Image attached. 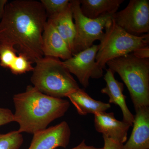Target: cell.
Listing matches in <instances>:
<instances>
[{"label":"cell","mask_w":149,"mask_h":149,"mask_svg":"<svg viewBox=\"0 0 149 149\" xmlns=\"http://www.w3.org/2000/svg\"><path fill=\"white\" fill-rule=\"evenodd\" d=\"M75 28L72 55L90 48L97 40L100 41L104 29L111 21L113 15L106 14L96 19L85 16L80 9L79 0L70 1Z\"/></svg>","instance_id":"cell-6"},{"label":"cell","mask_w":149,"mask_h":149,"mask_svg":"<svg viewBox=\"0 0 149 149\" xmlns=\"http://www.w3.org/2000/svg\"><path fill=\"white\" fill-rule=\"evenodd\" d=\"M42 42L44 56L56 58L65 61L72 56L65 41L48 19L43 31Z\"/></svg>","instance_id":"cell-12"},{"label":"cell","mask_w":149,"mask_h":149,"mask_svg":"<svg viewBox=\"0 0 149 149\" xmlns=\"http://www.w3.org/2000/svg\"><path fill=\"white\" fill-rule=\"evenodd\" d=\"M14 121V114L10 109L0 107V126Z\"/></svg>","instance_id":"cell-21"},{"label":"cell","mask_w":149,"mask_h":149,"mask_svg":"<svg viewBox=\"0 0 149 149\" xmlns=\"http://www.w3.org/2000/svg\"><path fill=\"white\" fill-rule=\"evenodd\" d=\"M103 138L104 142L103 149H121L123 145L106 136H103Z\"/></svg>","instance_id":"cell-22"},{"label":"cell","mask_w":149,"mask_h":149,"mask_svg":"<svg viewBox=\"0 0 149 149\" xmlns=\"http://www.w3.org/2000/svg\"><path fill=\"white\" fill-rule=\"evenodd\" d=\"M66 97L73 104L80 115H86L88 113L95 115L106 111L111 108L109 103L94 100L81 88L70 93Z\"/></svg>","instance_id":"cell-15"},{"label":"cell","mask_w":149,"mask_h":149,"mask_svg":"<svg viewBox=\"0 0 149 149\" xmlns=\"http://www.w3.org/2000/svg\"><path fill=\"white\" fill-rule=\"evenodd\" d=\"M23 142V137L17 130L0 133V149H19Z\"/></svg>","instance_id":"cell-17"},{"label":"cell","mask_w":149,"mask_h":149,"mask_svg":"<svg viewBox=\"0 0 149 149\" xmlns=\"http://www.w3.org/2000/svg\"><path fill=\"white\" fill-rule=\"evenodd\" d=\"M99 47V45H93L63 61L69 72L77 77L84 88L89 86L91 78L99 79L103 75V69L96 61Z\"/></svg>","instance_id":"cell-8"},{"label":"cell","mask_w":149,"mask_h":149,"mask_svg":"<svg viewBox=\"0 0 149 149\" xmlns=\"http://www.w3.org/2000/svg\"><path fill=\"white\" fill-rule=\"evenodd\" d=\"M48 18L56 15L66 8L70 3L69 0H41Z\"/></svg>","instance_id":"cell-19"},{"label":"cell","mask_w":149,"mask_h":149,"mask_svg":"<svg viewBox=\"0 0 149 149\" xmlns=\"http://www.w3.org/2000/svg\"><path fill=\"white\" fill-rule=\"evenodd\" d=\"M48 19L65 41L72 54L75 28L70 2L64 10L56 15L48 17Z\"/></svg>","instance_id":"cell-14"},{"label":"cell","mask_w":149,"mask_h":149,"mask_svg":"<svg viewBox=\"0 0 149 149\" xmlns=\"http://www.w3.org/2000/svg\"><path fill=\"white\" fill-rule=\"evenodd\" d=\"M35 63L30 80L41 93L62 98L80 88L59 58L44 56Z\"/></svg>","instance_id":"cell-3"},{"label":"cell","mask_w":149,"mask_h":149,"mask_svg":"<svg viewBox=\"0 0 149 149\" xmlns=\"http://www.w3.org/2000/svg\"><path fill=\"white\" fill-rule=\"evenodd\" d=\"M71 149H103V148H97L93 146H88L85 143V140H84L77 146Z\"/></svg>","instance_id":"cell-24"},{"label":"cell","mask_w":149,"mask_h":149,"mask_svg":"<svg viewBox=\"0 0 149 149\" xmlns=\"http://www.w3.org/2000/svg\"><path fill=\"white\" fill-rule=\"evenodd\" d=\"M17 54V52L13 47L0 44V65L9 69L16 58Z\"/></svg>","instance_id":"cell-20"},{"label":"cell","mask_w":149,"mask_h":149,"mask_svg":"<svg viewBox=\"0 0 149 149\" xmlns=\"http://www.w3.org/2000/svg\"><path fill=\"white\" fill-rule=\"evenodd\" d=\"M8 2L7 0H0V19L2 17L4 13L6 6Z\"/></svg>","instance_id":"cell-25"},{"label":"cell","mask_w":149,"mask_h":149,"mask_svg":"<svg viewBox=\"0 0 149 149\" xmlns=\"http://www.w3.org/2000/svg\"><path fill=\"white\" fill-rule=\"evenodd\" d=\"M15 111L14 121L18 123L19 133H37L47 128L54 120L63 116L68 110L69 102L41 93L28 85L23 93L14 95Z\"/></svg>","instance_id":"cell-2"},{"label":"cell","mask_w":149,"mask_h":149,"mask_svg":"<svg viewBox=\"0 0 149 149\" xmlns=\"http://www.w3.org/2000/svg\"><path fill=\"white\" fill-rule=\"evenodd\" d=\"M113 19L130 35L149 34V1L130 0L125 8L113 14Z\"/></svg>","instance_id":"cell-7"},{"label":"cell","mask_w":149,"mask_h":149,"mask_svg":"<svg viewBox=\"0 0 149 149\" xmlns=\"http://www.w3.org/2000/svg\"><path fill=\"white\" fill-rule=\"evenodd\" d=\"M33 63L22 54H18L13 64L9 68L13 74L18 75L33 71Z\"/></svg>","instance_id":"cell-18"},{"label":"cell","mask_w":149,"mask_h":149,"mask_svg":"<svg viewBox=\"0 0 149 149\" xmlns=\"http://www.w3.org/2000/svg\"><path fill=\"white\" fill-rule=\"evenodd\" d=\"M132 53L135 57L139 58H149V45L138 48Z\"/></svg>","instance_id":"cell-23"},{"label":"cell","mask_w":149,"mask_h":149,"mask_svg":"<svg viewBox=\"0 0 149 149\" xmlns=\"http://www.w3.org/2000/svg\"><path fill=\"white\" fill-rule=\"evenodd\" d=\"M47 19L40 1L8 2L0 21V44L13 47L35 63L44 57L42 37Z\"/></svg>","instance_id":"cell-1"},{"label":"cell","mask_w":149,"mask_h":149,"mask_svg":"<svg viewBox=\"0 0 149 149\" xmlns=\"http://www.w3.org/2000/svg\"><path fill=\"white\" fill-rule=\"evenodd\" d=\"M135 111L132 133L121 149H149V107Z\"/></svg>","instance_id":"cell-11"},{"label":"cell","mask_w":149,"mask_h":149,"mask_svg":"<svg viewBox=\"0 0 149 149\" xmlns=\"http://www.w3.org/2000/svg\"><path fill=\"white\" fill-rule=\"evenodd\" d=\"M114 74L109 68L106 69L104 77L106 85L102 89L101 93L109 97V103L114 104L119 107L123 113V120L132 126L134 115L128 109L125 102L126 97L123 94L124 84L116 80Z\"/></svg>","instance_id":"cell-13"},{"label":"cell","mask_w":149,"mask_h":149,"mask_svg":"<svg viewBox=\"0 0 149 149\" xmlns=\"http://www.w3.org/2000/svg\"><path fill=\"white\" fill-rule=\"evenodd\" d=\"M71 131L68 123L63 121L34 133L28 149H55L65 148L69 144Z\"/></svg>","instance_id":"cell-9"},{"label":"cell","mask_w":149,"mask_h":149,"mask_svg":"<svg viewBox=\"0 0 149 149\" xmlns=\"http://www.w3.org/2000/svg\"><path fill=\"white\" fill-rule=\"evenodd\" d=\"M82 13L89 18L96 19L117 12L124 0H79Z\"/></svg>","instance_id":"cell-16"},{"label":"cell","mask_w":149,"mask_h":149,"mask_svg":"<svg viewBox=\"0 0 149 149\" xmlns=\"http://www.w3.org/2000/svg\"><path fill=\"white\" fill-rule=\"evenodd\" d=\"M127 87L135 109L149 107V58L140 59L132 53L108 62Z\"/></svg>","instance_id":"cell-4"},{"label":"cell","mask_w":149,"mask_h":149,"mask_svg":"<svg viewBox=\"0 0 149 149\" xmlns=\"http://www.w3.org/2000/svg\"><path fill=\"white\" fill-rule=\"evenodd\" d=\"M94 125L97 132L122 144L127 141L130 124L118 120L113 112L98 113L94 115Z\"/></svg>","instance_id":"cell-10"},{"label":"cell","mask_w":149,"mask_h":149,"mask_svg":"<svg viewBox=\"0 0 149 149\" xmlns=\"http://www.w3.org/2000/svg\"><path fill=\"white\" fill-rule=\"evenodd\" d=\"M104 29L96 56V62L102 69L106 68L110 61L149 45V34L139 36L130 35L119 27L113 19Z\"/></svg>","instance_id":"cell-5"}]
</instances>
